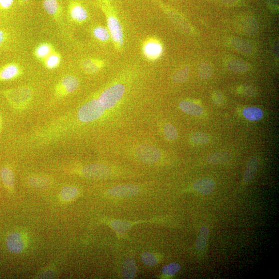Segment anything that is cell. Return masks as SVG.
<instances>
[{
  "instance_id": "30bf717a",
  "label": "cell",
  "mask_w": 279,
  "mask_h": 279,
  "mask_svg": "<svg viewBox=\"0 0 279 279\" xmlns=\"http://www.w3.org/2000/svg\"><path fill=\"white\" fill-rule=\"evenodd\" d=\"M6 244L9 251L12 254H20L24 249V238L18 232L10 234L7 238Z\"/></svg>"
},
{
  "instance_id": "5bb4252c",
  "label": "cell",
  "mask_w": 279,
  "mask_h": 279,
  "mask_svg": "<svg viewBox=\"0 0 279 279\" xmlns=\"http://www.w3.org/2000/svg\"><path fill=\"white\" fill-rule=\"evenodd\" d=\"M180 108L184 112L192 116H198L204 113L203 108L200 106L188 101L181 102Z\"/></svg>"
},
{
  "instance_id": "7a4b0ae2",
  "label": "cell",
  "mask_w": 279,
  "mask_h": 279,
  "mask_svg": "<svg viewBox=\"0 0 279 279\" xmlns=\"http://www.w3.org/2000/svg\"><path fill=\"white\" fill-rule=\"evenodd\" d=\"M105 108L99 100H93L84 105L80 110L78 117L83 122L95 121L104 114Z\"/></svg>"
},
{
  "instance_id": "7c38bea8",
  "label": "cell",
  "mask_w": 279,
  "mask_h": 279,
  "mask_svg": "<svg viewBox=\"0 0 279 279\" xmlns=\"http://www.w3.org/2000/svg\"><path fill=\"white\" fill-rule=\"evenodd\" d=\"M80 86V82L72 76H65L60 82L59 90L64 94H72L76 92Z\"/></svg>"
},
{
  "instance_id": "8992f818",
  "label": "cell",
  "mask_w": 279,
  "mask_h": 279,
  "mask_svg": "<svg viewBox=\"0 0 279 279\" xmlns=\"http://www.w3.org/2000/svg\"><path fill=\"white\" fill-rule=\"evenodd\" d=\"M68 13L70 18L75 22H84L88 18L87 10L82 4L75 1L70 2Z\"/></svg>"
},
{
  "instance_id": "ba28073f",
  "label": "cell",
  "mask_w": 279,
  "mask_h": 279,
  "mask_svg": "<svg viewBox=\"0 0 279 279\" xmlns=\"http://www.w3.org/2000/svg\"><path fill=\"white\" fill-rule=\"evenodd\" d=\"M140 192V188L138 186L134 184H122L110 190L108 194L110 195L117 198L131 197L137 195Z\"/></svg>"
},
{
  "instance_id": "f546056e",
  "label": "cell",
  "mask_w": 279,
  "mask_h": 279,
  "mask_svg": "<svg viewBox=\"0 0 279 279\" xmlns=\"http://www.w3.org/2000/svg\"><path fill=\"white\" fill-rule=\"evenodd\" d=\"M112 226L113 229L118 234H124L132 226L131 223L124 221H116L112 222Z\"/></svg>"
},
{
  "instance_id": "277c9868",
  "label": "cell",
  "mask_w": 279,
  "mask_h": 279,
  "mask_svg": "<svg viewBox=\"0 0 279 279\" xmlns=\"http://www.w3.org/2000/svg\"><path fill=\"white\" fill-rule=\"evenodd\" d=\"M82 174L84 177L93 180H104L111 177L112 168L102 164H90L84 167Z\"/></svg>"
},
{
  "instance_id": "44dd1931",
  "label": "cell",
  "mask_w": 279,
  "mask_h": 279,
  "mask_svg": "<svg viewBox=\"0 0 279 279\" xmlns=\"http://www.w3.org/2000/svg\"><path fill=\"white\" fill-rule=\"evenodd\" d=\"M244 117L250 121H258L264 117V112L260 108L256 107H250L245 108L243 111Z\"/></svg>"
},
{
  "instance_id": "3957f363",
  "label": "cell",
  "mask_w": 279,
  "mask_h": 279,
  "mask_svg": "<svg viewBox=\"0 0 279 279\" xmlns=\"http://www.w3.org/2000/svg\"><path fill=\"white\" fill-rule=\"evenodd\" d=\"M134 153L138 160L146 164H156L162 156V152L158 148L148 144L138 146Z\"/></svg>"
},
{
  "instance_id": "603a6c76",
  "label": "cell",
  "mask_w": 279,
  "mask_h": 279,
  "mask_svg": "<svg viewBox=\"0 0 279 279\" xmlns=\"http://www.w3.org/2000/svg\"><path fill=\"white\" fill-rule=\"evenodd\" d=\"M54 52L52 46L49 44H43L38 46L35 52L36 56L40 60H44Z\"/></svg>"
},
{
  "instance_id": "d6a6232c",
  "label": "cell",
  "mask_w": 279,
  "mask_h": 279,
  "mask_svg": "<svg viewBox=\"0 0 279 279\" xmlns=\"http://www.w3.org/2000/svg\"><path fill=\"white\" fill-rule=\"evenodd\" d=\"M190 74V69L186 68L178 72L174 76V81L177 84H182L188 80Z\"/></svg>"
},
{
  "instance_id": "e575fe53",
  "label": "cell",
  "mask_w": 279,
  "mask_h": 279,
  "mask_svg": "<svg viewBox=\"0 0 279 279\" xmlns=\"http://www.w3.org/2000/svg\"><path fill=\"white\" fill-rule=\"evenodd\" d=\"M181 269V266L178 264L173 263L172 264L165 266L162 272L165 276H172L178 272Z\"/></svg>"
},
{
  "instance_id": "4fadbf2b",
  "label": "cell",
  "mask_w": 279,
  "mask_h": 279,
  "mask_svg": "<svg viewBox=\"0 0 279 279\" xmlns=\"http://www.w3.org/2000/svg\"><path fill=\"white\" fill-rule=\"evenodd\" d=\"M194 189L201 194H212L216 188L214 182L210 178H204L196 181L193 186Z\"/></svg>"
},
{
  "instance_id": "e0dca14e",
  "label": "cell",
  "mask_w": 279,
  "mask_h": 279,
  "mask_svg": "<svg viewBox=\"0 0 279 279\" xmlns=\"http://www.w3.org/2000/svg\"><path fill=\"white\" fill-rule=\"evenodd\" d=\"M232 158L231 154L226 151H220L210 155L208 162L210 164H220L228 162Z\"/></svg>"
},
{
  "instance_id": "5b68a950",
  "label": "cell",
  "mask_w": 279,
  "mask_h": 279,
  "mask_svg": "<svg viewBox=\"0 0 279 279\" xmlns=\"http://www.w3.org/2000/svg\"><path fill=\"white\" fill-rule=\"evenodd\" d=\"M9 101L15 106L26 104L32 98V90L28 88H22L6 92Z\"/></svg>"
},
{
  "instance_id": "6da1fadb",
  "label": "cell",
  "mask_w": 279,
  "mask_h": 279,
  "mask_svg": "<svg viewBox=\"0 0 279 279\" xmlns=\"http://www.w3.org/2000/svg\"><path fill=\"white\" fill-rule=\"evenodd\" d=\"M126 90V87L124 85H114L104 91L99 100L105 110H112L122 100L125 94Z\"/></svg>"
},
{
  "instance_id": "7402d4cb",
  "label": "cell",
  "mask_w": 279,
  "mask_h": 279,
  "mask_svg": "<svg viewBox=\"0 0 279 279\" xmlns=\"http://www.w3.org/2000/svg\"><path fill=\"white\" fill-rule=\"evenodd\" d=\"M232 44L236 50L244 54H250L252 52V46L247 42L242 39L235 38L232 40Z\"/></svg>"
},
{
  "instance_id": "836d02e7",
  "label": "cell",
  "mask_w": 279,
  "mask_h": 279,
  "mask_svg": "<svg viewBox=\"0 0 279 279\" xmlns=\"http://www.w3.org/2000/svg\"><path fill=\"white\" fill-rule=\"evenodd\" d=\"M212 74V68L207 64H202L200 66L199 75L201 79L208 80Z\"/></svg>"
},
{
  "instance_id": "4dcf8cb0",
  "label": "cell",
  "mask_w": 279,
  "mask_h": 279,
  "mask_svg": "<svg viewBox=\"0 0 279 279\" xmlns=\"http://www.w3.org/2000/svg\"><path fill=\"white\" fill-rule=\"evenodd\" d=\"M94 36L95 38L101 42H106L110 40V32L103 27H98L94 30Z\"/></svg>"
},
{
  "instance_id": "ac0fdd59",
  "label": "cell",
  "mask_w": 279,
  "mask_h": 279,
  "mask_svg": "<svg viewBox=\"0 0 279 279\" xmlns=\"http://www.w3.org/2000/svg\"><path fill=\"white\" fill-rule=\"evenodd\" d=\"M209 229L204 226L200 228V234L196 241V249L199 252L205 250L209 238Z\"/></svg>"
},
{
  "instance_id": "4316f807",
  "label": "cell",
  "mask_w": 279,
  "mask_h": 279,
  "mask_svg": "<svg viewBox=\"0 0 279 279\" xmlns=\"http://www.w3.org/2000/svg\"><path fill=\"white\" fill-rule=\"evenodd\" d=\"M209 136L204 132H196L193 134L191 136L192 142L196 145H204L210 142Z\"/></svg>"
},
{
  "instance_id": "d6986e66",
  "label": "cell",
  "mask_w": 279,
  "mask_h": 279,
  "mask_svg": "<svg viewBox=\"0 0 279 279\" xmlns=\"http://www.w3.org/2000/svg\"><path fill=\"white\" fill-rule=\"evenodd\" d=\"M136 272V267L134 260L128 258L124 263L122 268V276L124 278H134Z\"/></svg>"
},
{
  "instance_id": "cb8c5ba5",
  "label": "cell",
  "mask_w": 279,
  "mask_h": 279,
  "mask_svg": "<svg viewBox=\"0 0 279 279\" xmlns=\"http://www.w3.org/2000/svg\"><path fill=\"white\" fill-rule=\"evenodd\" d=\"M228 67L230 70L236 72H245L250 68L248 64L239 60H232L228 62Z\"/></svg>"
},
{
  "instance_id": "2e32d148",
  "label": "cell",
  "mask_w": 279,
  "mask_h": 279,
  "mask_svg": "<svg viewBox=\"0 0 279 279\" xmlns=\"http://www.w3.org/2000/svg\"><path fill=\"white\" fill-rule=\"evenodd\" d=\"M145 55L150 59L158 58L162 52V46L156 42H150L146 44L144 48Z\"/></svg>"
},
{
  "instance_id": "9c48e42d",
  "label": "cell",
  "mask_w": 279,
  "mask_h": 279,
  "mask_svg": "<svg viewBox=\"0 0 279 279\" xmlns=\"http://www.w3.org/2000/svg\"><path fill=\"white\" fill-rule=\"evenodd\" d=\"M43 7L46 13L56 20H60L64 8L60 0H44Z\"/></svg>"
},
{
  "instance_id": "74e56055",
  "label": "cell",
  "mask_w": 279,
  "mask_h": 279,
  "mask_svg": "<svg viewBox=\"0 0 279 279\" xmlns=\"http://www.w3.org/2000/svg\"><path fill=\"white\" fill-rule=\"evenodd\" d=\"M212 100L216 105H221L224 102V96L220 92H216L214 93L212 96Z\"/></svg>"
},
{
  "instance_id": "f1b7e54d",
  "label": "cell",
  "mask_w": 279,
  "mask_h": 279,
  "mask_svg": "<svg viewBox=\"0 0 279 279\" xmlns=\"http://www.w3.org/2000/svg\"><path fill=\"white\" fill-rule=\"evenodd\" d=\"M78 194L79 191L76 188L68 187L62 190L60 196L64 200L70 201L74 199Z\"/></svg>"
},
{
  "instance_id": "ab89813d",
  "label": "cell",
  "mask_w": 279,
  "mask_h": 279,
  "mask_svg": "<svg viewBox=\"0 0 279 279\" xmlns=\"http://www.w3.org/2000/svg\"><path fill=\"white\" fill-rule=\"evenodd\" d=\"M222 2L226 5H234L238 0H222Z\"/></svg>"
},
{
  "instance_id": "8d00e7d4",
  "label": "cell",
  "mask_w": 279,
  "mask_h": 279,
  "mask_svg": "<svg viewBox=\"0 0 279 279\" xmlns=\"http://www.w3.org/2000/svg\"><path fill=\"white\" fill-rule=\"evenodd\" d=\"M15 0H0V12H6L14 6Z\"/></svg>"
},
{
  "instance_id": "484cf974",
  "label": "cell",
  "mask_w": 279,
  "mask_h": 279,
  "mask_svg": "<svg viewBox=\"0 0 279 279\" xmlns=\"http://www.w3.org/2000/svg\"><path fill=\"white\" fill-rule=\"evenodd\" d=\"M164 133L165 138L168 142H174L178 137L177 130L172 124H168L164 126Z\"/></svg>"
},
{
  "instance_id": "9a60e30c",
  "label": "cell",
  "mask_w": 279,
  "mask_h": 279,
  "mask_svg": "<svg viewBox=\"0 0 279 279\" xmlns=\"http://www.w3.org/2000/svg\"><path fill=\"white\" fill-rule=\"evenodd\" d=\"M259 166L258 160L256 157L252 158L248 162L244 175V181L249 183L255 177Z\"/></svg>"
},
{
  "instance_id": "83f0119b",
  "label": "cell",
  "mask_w": 279,
  "mask_h": 279,
  "mask_svg": "<svg viewBox=\"0 0 279 279\" xmlns=\"http://www.w3.org/2000/svg\"><path fill=\"white\" fill-rule=\"evenodd\" d=\"M2 178L4 184L9 188H12L14 184V176L12 170L4 168L2 172Z\"/></svg>"
},
{
  "instance_id": "d590c367",
  "label": "cell",
  "mask_w": 279,
  "mask_h": 279,
  "mask_svg": "<svg viewBox=\"0 0 279 279\" xmlns=\"http://www.w3.org/2000/svg\"><path fill=\"white\" fill-rule=\"evenodd\" d=\"M142 260L146 265L148 266H154L157 264L158 259L152 254L146 252L142 255Z\"/></svg>"
},
{
  "instance_id": "f35d334b",
  "label": "cell",
  "mask_w": 279,
  "mask_h": 279,
  "mask_svg": "<svg viewBox=\"0 0 279 279\" xmlns=\"http://www.w3.org/2000/svg\"><path fill=\"white\" fill-rule=\"evenodd\" d=\"M8 39V34L2 29H0V48L6 43Z\"/></svg>"
},
{
  "instance_id": "60d3db41",
  "label": "cell",
  "mask_w": 279,
  "mask_h": 279,
  "mask_svg": "<svg viewBox=\"0 0 279 279\" xmlns=\"http://www.w3.org/2000/svg\"><path fill=\"white\" fill-rule=\"evenodd\" d=\"M30 0H19L20 2L22 4H26L28 3V2H30Z\"/></svg>"
},
{
  "instance_id": "52a82bcc",
  "label": "cell",
  "mask_w": 279,
  "mask_h": 279,
  "mask_svg": "<svg viewBox=\"0 0 279 279\" xmlns=\"http://www.w3.org/2000/svg\"><path fill=\"white\" fill-rule=\"evenodd\" d=\"M110 14L108 17V30L114 42L120 46H122L124 44V34L122 26L117 18Z\"/></svg>"
},
{
  "instance_id": "d4e9b609",
  "label": "cell",
  "mask_w": 279,
  "mask_h": 279,
  "mask_svg": "<svg viewBox=\"0 0 279 279\" xmlns=\"http://www.w3.org/2000/svg\"><path fill=\"white\" fill-rule=\"evenodd\" d=\"M44 65L46 68L53 70L57 68L60 64L61 57L55 52L52 53L44 60Z\"/></svg>"
},
{
  "instance_id": "ffe728a7",
  "label": "cell",
  "mask_w": 279,
  "mask_h": 279,
  "mask_svg": "<svg viewBox=\"0 0 279 279\" xmlns=\"http://www.w3.org/2000/svg\"><path fill=\"white\" fill-rule=\"evenodd\" d=\"M101 62L95 59H87L82 62V67L84 70L90 74L98 72L102 68Z\"/></svg>"
},
{
  "instance_id": "1f68e13d",
  "label": "cell",
  "mask_w": 279,
  "mask_h": 279,
  "mask_svg": "<svg viewBox=\"0 0 279 279\" xmlns=\"http://www.w3.org/2000/svg\"><path fill=\"white\" fill-rule=\"evenodd\" d=\"M29 183L34 187L44 188L50 184V180L48 178L44 177H35L30 178Z\"/></svg>"
},
{
  "instance_id": "8fae6325",
  "label": "cell",
  "mask_w": 279,
  "mask_h": 279,
  "mask_svg": "<svg viewBox=\"0 0 279 279\" xmlns=\"http://www.w3.org/2000/svg\"><path fill=\"white\" fill-rule=\"evenodd\" d=\"M22 70L20 66L16 64H10L0 69V80L9 81L21 74Z\"/></svg>"
}]
</instances>
